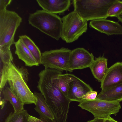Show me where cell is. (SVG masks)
I'll list each match as a JSON object with an SVG mask.
<instances>
[{"label": "cell", "instance_id": "6da1fadb", "mask_svg": "<svg viewBox=\"0 0 122 122\" xmlns=\"http://www.w3.org/2000/svg\"><path fill=\"white\" fill-rule=\"evenodd\" d=\"M0 71V89L8 82L10 88L23 104H36V97L28 86L29 73L23 66H16L13 61L2 65Z\"/></svg>", "mask_w": 122, "mask_h": 122}, {"label": "cell", "instance_id": "7a4b0ae2", "mask_svg": "<svg viewBox=\"0 0 122 122\" xmlns=\"http://www.w3.org/2000/svg\"><path fill=\"white\" fill-rule=\"evenodd\" d=\"M28 21L32 26L56 40L61 38L62 21L56 14L38 10L30 14Z\"/></svg>", "mask_w": 122, "mask_h": 122}, {"label": "cell", "instance_id": "3957f363", "mask_svg": "<svg viewBox=\"0 0 122 122\" xmlns=\"http://www.w3.org/2000/svg\"><path fill=\"white\" fill-rule=\"evenodd\" d=\"M117 0H74V11L88 21L106 19L109 7Z\"/></svg>", "mask_w": 122, "mask_h": 122}, {"label": "cell", "instance_id": "277c9868", "mask_svg": "<svg viewBox=\"0 0 122 122\" xmlns=\"http://www.w3.org/2000/svg\"><path fill=\"white\" fill-rule=\"evenodd\" d=\"M22 21V18L14 11H0V48L15 44V35Z\"/></svg>", "mask_w": 122, "mask_h": 122}, {"label": "cell", "instance_id": "5b68a950", "mask_svg": "<svg viewBox=\"0 0 122 122\" xmlns=\"http://www.w3.org/2000/svg\"><path fill=\"white\" fill-rule=\"evenodd\" d=\"M61 38L67 43L76 40L87 29V21L74 11L63 16Z\"/></svg>", "mask_w": 122, "mask_h": 122}, {"label": "cell", "instance_id": "8992f818", "mask_svg": "<svg viewBox=\"0 0 122 122\" xmlns=\"http://www.w3.org/2000/svg\"><path fill=\"white\" fill-rule=\"evenodd\" d=\"M79 102L78 106L91 113L94 118H109L112 114L116 115L121 107L119 102L96 98L92 100H82Z\"/></svg>", "mask_w": 122, "mask_h": 122}, {"label": "cell", "instance_id": "52a82bcc", "mask_svg": "<svg viewBox=\"0 0 122 122\" xmlns=\"http://www.w3.org/2000/svg\"><path fill=\"white\" fill-rule=\"evenodd\" d=\"M71 51L67 48L62 47L59 49L45 51L41 53V64L45 69L69 71V60Z\"/></svg>", "mask_w": 122, "mask_h": 122}, {"label": "cell", "instance_id": "ba28073f", "mask_svg": "<svg viewBox=\"0 0 122 122\" xmlns=\"http://www.w3.org/2000/svg\"><path fill=\"white\" fill-rule=\"evenodd\" d=\"M94 60L92 53L82 48H78L71 50L69 60V72L73 70L89 67Z\"/></svg>", "mask_w": 122, "mask_h": 122}, {"label": "cell", "instance_id": "9c48e42d", "mask_svg": "<svg viewBox=\"0 0 122 122\" xmlns=\"http://www.w3.org/2000/svg\"><path fill=\"white\" fill-rule=\"evenodd\" d=\"M122 83V62L116 63L108 68L101 82V88L104 90Z\"/></svg>", "mask_w": 122, "mask_h": 122}, {"label": "cell", "instance_id": "30bf717a", "mask_svg": "<svg viewBox=\"0 0 122 122\" xmlns=\"http://www.w3.org/2000/svg\"><path fill=\"white\" fill-rule=\"evenodd\" d=\"M89 26L108 36L122 35V26L117 22L106 19H99L91 20Z\"/></svg>", "mask_w": 122, "mask_h": 122}, {"label": "cell", "instance_id": "8fae6325", "mask_svg": "<svg viewBox=\"0 0 122 122\" xmlns=\"http://www.w3.org/2000/svg\"><path fill=\"white\" fill-rule=\"evenodd\" d=\"M90 86L75 76L70 84L67 97L70 102H80L83 97L88 92L93 90Z\"/></svg>", "mask_w": 122, "mask_h": 122}, {"label": "cell", "instance_id": "7c38bea8", "mask_svg": "<svg viewBox=\"0 0 122 122\" xmlns=\"http://www.w3.org/2000/svg\"><path fill=\"white\" fill-rule=\"evenodd\" d=\"M36 1L43 10L55 14L63 13L69 9L71 3L70 0H36Z\"/></svg>", "mask_w": 122, "mask_h": 122}, {"label": "cell", "instance_id": "4fadbf2b", "mask_svg": "<svg viewBox=\"0 0 122 122\" xmlns=\"http://www.w3.org/2000/svg\"><path fill=\"white\" fill-rule=\"evenodd\" d=\"M15 54L23 61L26 66H38L39 64L22 41L20 39L15 43Z\"/></svg>", "mask_w": 122, "mask_h": 122}, {"label": "cell", "instance_id": "5bb4252c", "mask_svg": "<svg viewBox=\"0 0 122 122\" xmlns=\"http://www.w3.org/2000/svg\"><path fill=\"white\" fill-rule=\"evenodd\" d=\"M107 62L103 56H100L95 59L89 67L94 77L99 82L102 81L107 72Z\"/></svg>", "mask_w": 122, "mask_h": 122}, {"label": "cell", "instance_id": "9a60e30c", "mask_svg": "<svg viewBox=\"0 0 122 122\" xmlns=\"http://www.w3.org/2000/svg\"><path fill=\"white\" fill-rule=\"evenodd\" d=\"M96 99L110 102H120L122 101V83L102 90Z\"/></svg>", "mask_w": 122, "mask_h": 122}, {"label": "cell", "instance_id": "2e32d148", "mask_svg": "<svg viewBox=\"0 0 122 122\" xmlns=\"http://www.w3.org/2000/svg\"><path fill=\"white\" fill-rule=\"evenodd\" d=\"M34 93L37 99L34 109L39 114L40 118L55 119L53 113L41 93L35 92Z\"/></svg>", "mask_w": 122, "mask_h": 122}, {"label": "cell", "instance_id": "e0dca14e", "mask_svg": "<svg viewBox=\"0 0 122 122\" xmlns=\"http://www.w3.org/2000/svg\"><path fill=\"white\" fill-rule=\"evenodd\" d=\"M3 98L2 100L6 102L8 101L12 105L14 112H17L24 110V104L18 97L11 90L9 87L5 86L0 89Z\"/></svg>", "mask_w": 122, "mask_h": 122}, {"label": "cell", "instance_id": "ac0fdd59", "mask_svg": "<svg viewBox=\"0 0 122 122\" xmlns=\"http://www.w3.org/2000/svg\"><path fill=\"white\" fill-rule=\"evenodd\" d=\"M19 39L23 42L40 64H41V53L38 47L33 41L27 36H20Z\"/></svg>", "mask_w": 122, "mask_h": 122}, {"label": "cell", "instance_id": "d6986e66", "mask_svg": "<svg viewBox=\"0 0 122 122\" xmlns=\"http://www.w3.org/2000/svg\"><path fill=\"white\" fill-rule=\"evenodd\" d=\"M75 76L70 74L59 75L57 78L58 85L62 92L66 97L70 85L74 79Z\"/></svg>", "mask_w": 122, "mask_h": 122}, {"label": "cell", "instance_id": "ffe728a7", "mask_svg": "<svg viewBox=\"0 0 122 122\" xmlns=\"http://www.w3.org/2000/svg\"><path fill=\"white\" fill-rule=\"evenodd\" d=\"M29 115L25 109L17 112H11L5 119V122H29Z\"/></svg>", "mask_w": 122, "mask_h": 122}, {"label": "cell", "instance_id": "44dd1931", "mask_svg": "<svg viewBox=\"0 0 122 122\" xmlns=\"http://www.w3.org/2000/svg\"><path fill=\"white\" fill-rule=\"evenodd\" d=\"M122 12V1L119 0L114 3L109 8L107 16L117 17Z\"/></svg>", "mask_w": 122, "mask_h": 122}, {"label": "cell", "instance_id": "7402d4cb", "mask_svg": "<svg viewBox=\"0 0 122 122\" xmlns=\"http://www.w3.org/2000/svg\"><path fill=\"white\" fill-rule=\"evenodd\" d=\"M0 63H2V65L13 61V58L10 47L0 48Z\"/></svg>", "mask_w": 122, "mask_h": 122}, {"label": "cell", "instance_id": "603a6c76", "mask_svg": "<svg viewBox=\"0 0 122 122\" xmlns=\"http://www.w3.org/2000/svg\"><path fill=\"white\" fill-rule=\"evenodd\" d=\"M29 122H56V120L48 118H39L34 116L29 115Z\"/></svg>", "mask_w": 122, "mask_h": 122}, {"label": "cell", "instance_id": "cb8c5ba5", "mask_svg": "<svg viewBox=\"0 0 122 122\" xmlns=\"http://www.w3.org/2000/svg\"><path fill=\"white\" fill-rule=\"evenodd\" d=\"M97 92L93 90L88 92L82 97V100H92L95 99L97 96Z\"/></svg>", "mask_w": 122, "mask_h": 122}, {"label": "cell", "instance_id": "d4e9b609", "mask_svg": "<svg viewBox=\"0 0 122 122\" xmlns=\"http://www.w3.org/2000/svg\"><path fill=\"white\" fill-rule=\"evenodd\" d=\"M12 0H0V11L6 9V7L9 5Z\"/></svg>", "mask_w": 122, "mask_h": 122}, {"label": "cell", "instance_id": "484cf974", "mask_svg": "<svg viewBox=\"0 0 122 122\" xmlns=\"http://www.w3.org/2000/svg\"><path fill=\"white\" fill-rule=\"evenodd\" d=\"M110 118H94L92 120H89L86 122H110Z\"/></svg>", "mask_w": 122, "mask_h": 122}, {"label": "cell", "instance_id": "4316f807", "mask_svg": "<svg viewBox=\"0 0 122 122\" xmlns=\"http://www.w3.org/2000/svg\"><path fill=\"white\" fill-rule=\"evenodd\" d=\"M117 18L118 21L121 22L122 23V12L117 17Z\"/></svg>", "mask_w": 122, "mask_h": 122}, {"label": "cell", "instance_id": "83f0119b", "mask_svg": "<svg viewBox=\"0 0 122 122\" xmlns=\"http://www.w3.org/2000/svg\"><path fill=\"white\" fill-rule=\"evenodd\" d=\"M110 122H118L114 120L111 117H110Z\"/></svg>", "mask_w": 122, "mask_h": 122}]
</instances>
